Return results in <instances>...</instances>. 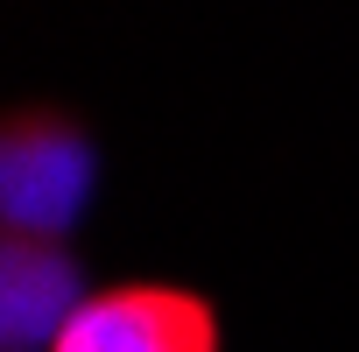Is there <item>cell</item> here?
I'll list each match as a JSON object with an SVG mask.
<instances>
[{
  "mask_svg": "<svg viewBox=\"0 0 359 352\" xmlns=\"http://www.w3.org/2000/svg\"><path fill=\"white\" fill-rule=\"evenodd\" d=\"M50 352H219L212 303L191 289H99L71 310V324L50 338Z\"/></svg>",
  "mask_w": 359,
  "mask_h": 352,
  "instance_id": "cell-1",
  "label": "cell"
},
{
  "mask_svg": "<svg viewBox=\"0 0 359 352\" xmlns=\"http://www.w3.org/2000/svg\"><path fill=\"white\" fill-rule=\"evenodd\" d=\"M71 310H78V303H71V268H64L57 254L15 247V254H8V338L29 345V338H43V331H64Z\"/></svg>",
  "mask_w": 359,
  "mask_h": 352,
  "instance_id": "cell-3",
  "label": "cell"
},
{
  "mask_svg": "<svg viewBox=\"0 0 359 352\" xmlns=\"http://www.w3.org/2000/svg\"><path fill=\"white\" fill-rule=\"evenodd\" d=\"M85 148L64 141L57 127H36V134H15L8 148V212L15 226H64L85 198Z\"/></svg>",
  "mask_w": 359,
  "mask_h": 352,
  "instance_id": "cell-2",
  "label": "cell"
}]
</instances>
